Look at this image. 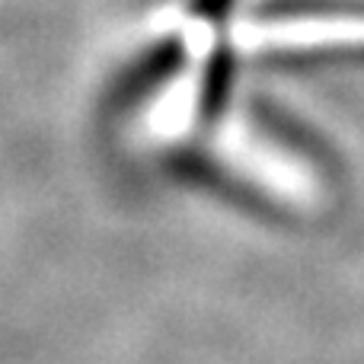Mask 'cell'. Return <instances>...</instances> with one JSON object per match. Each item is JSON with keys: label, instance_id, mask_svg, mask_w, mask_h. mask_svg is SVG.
Returning a JSON list of instances; mask_svg holds the SVG:
<instances>
[{"label": "cell", "instance_id": "3", "mask_svg": "<svg viewBox=\"0 0 364 364\" xmlns=\"http://www.w3.org/2000/svg\"><path fill=\"white\" fill-rule=\"evenodd\" d=\"M233 51L220 45L211 58H208L205 68V80H201L198 90V109L205 119H214L227 109V100H230V87H233Z\"/></svg>", "mask_w": 364, "mask_h": 364}, {"label": "cell", "instance_id": "4", "mask_svg": "<svg viewBox=\"0 0 364 364\" xmlns=\"http://www.w3.org/2000/svg\"><path fill=\"white\" fill-rule=\"evenodd\" d=\"M233 6H237V0H188L192 16L205 19V23H220V19H224Z\"/></svg>", "mask_w": 364, "mask_h": 364}, {"label": "cell", "instance_id": "1", "mask_svg": "<svg viewBox=\"0 0 364 364\" xmlns=\"http://www.w3.org/2000/svg\"><path fill=\"white\" fill-rule=\"evenodd\" d=\"M182 64H186V45H182V38H176V36L160 38L157 45H151V48L144 51V55L134 58L132 68L115 80L112 102L122 109L138 106V102L147 100L154 90H160L166 80H173V77L182 70Z\"/></svg>", "mask_w": 364, "mask_h": 364}, {"label": "cell", "instance_id": "2", "mask_svg": "<svg viewBox=\"0 0 364 364\" xmlns=\"http://www.w3.org/2000/svg\"><path fill=\"white\" fill-rule=\"evenodd\" d=\"M256 16L265 23L275 19H320V16H352L364 19V0H262Z\"/></svg>", "mask_w": 364, "mask_h": 364}]
</instances>
